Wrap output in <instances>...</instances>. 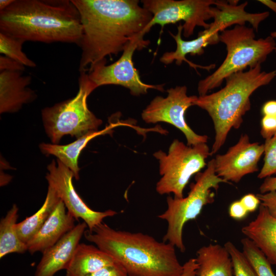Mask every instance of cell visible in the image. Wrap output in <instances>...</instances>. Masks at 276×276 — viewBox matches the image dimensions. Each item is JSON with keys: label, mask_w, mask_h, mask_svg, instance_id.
<instances>
[{"label": "cell", "mask_w": 276, "mask_h": 276, "mask_svg": "<svg viewBox=\"0 0 276 276\" xmlns=\"http://www.w3.org/2000/svg\"><path fill=\"white\" fill-rule=\"evenodd\" d=\"M232 185L216 173L214 159L210 160L206 169L195 176V182L190 185V190L186 197L178 198L168 196L167 209L157 217L167 221L168 228L163 241L169 242L184 252L182 233L185 224L195 219L206 204L214 202L215 194L220 183Z\"/></svg>", "instance_id": "6"}, {"label": "cell", "mask_w": 276, "mask_h": 276, "mask_svg": "<svg viewBox=\"0 0 276 276\" xmlns=\"http://www.w3.org/2000/svg\"><path fill=\"white\" fill-rule=\"evenodd\" d=\"M260 193L264 194L267 192L276 191V176H269L264 178L259 188Z\"/></svg>", "instance_id": "36"}, {"label": "cell", "mask_w": 276, "mask_h": 276, "mask_svg": "<svg viewBox=\"0 0 276 276\" xmlns=\"http://www.w3.org/2000/svg\"><path fill=\"white\" fill-rule=\"evenodd\" d=\"M240 201L248 212L255 211L261 204L260 200L257 195L251 193L244 195Z\"/></svg>", "instance_id": "34"}, {"label": "cell", "mask_w": 276, "mask_h": 276, "mask_svg": "<svg viewBox=\"0 0 276 276\" xmlns=\"http://www.w3.org/2000/svg\"><path fill=\"white\" fill-rule=\"evenodd\" d=\"M238 1H215L212 7L213 18L214 21L210 24L207 31L211 33L216 42L219 40V33L226 30L233 25H244L248 22L252 28L258 31L260 23L269 15L268 11L251 13L247 12L245 8L248 4L247 2L237 5Z\"/></svg>", "instance_id": "15"}, {"label": "cell", "mask_w": 276, "mask_h": 276, "mask_svg": "<svg viewBox=\"0 0 276 276\" xmlns=\"http://www.w3.org/2000/svg\"><path fill=\"white\" fill-rule=\"evenodd\" d=\"M257 196L261 202V204L265 206L270 214L276 218V191L264 194L258 193Z\"/></svg>", "instance_id": "31"}, {"label": "cell", "mask_w": 276, "mask_h": 276, "mask_svg": "<svg viewBox=\"0 0 276 276\" xmlns=\"http://www.w3.org/2000/svg\"><path fill=\"white\" fill-rule=\"evenodd\" d=\"M117 261L97 246L79 243L65 276H86Z\"/></svg>", "instance_id": "21"}, {"label": "cell", "mask_w": 276, "mask_h": 276, "mask_svg": "<svg viewBox=\"0 0 276 276\" xmlns=\"http://www.w3.org/2000/svg\"><path fill=\"white\" fill-rule=\"evenodd\" d=\"M149 43L150 41L144 38L133 40L116 62L106 65V60H104L96 64L87 73L89 79L97 87L110 84L122 86L134 96L146 94L150 89L164 91V84L152 85L143 82L134 66L132 57L135 51L141 50Z\"/></svg>", "instance_id": "10"}, {"label": "cell", "mask_w": 276, "mask_h": 276, "mask_svg": "<svg viewBox=\"0 0 276 276\" xmlns=\"http://www.w3.org/2000/svg\"><path fill=\"white\" fill-rule=\"evenodd\" d=\"M86 276H128L123 266L119 262L103 267Z\"/></svg>", "instance_id": "29"}, {"label": "cell", "mask_w": 276, "mask_h": 276, "mask_svg": "<svg viewBox=\"0 0 276 276\" xmlns=\"http://www.w3.org/2000/svg\"><path fill=\"white\" fill-rule=\"evenodd\" d=\"M265 255L271 264L276 266V218L261 204L256 218L241 229Z\"/></svg>", "instance_id": "18"}, {"label": "cell", "mask_w": 276, "mask_h": 276, "mask_svg": "<svg viewBox=\"0 0 276 276\" xmlns=\"http://www.w3.org/2000/svg\"><path fill=\"white\" fill-rule=\"evenodd\" d=\"M264 152V144L251 143L247 134H242L225 153L216 155V173L230 183H238L244 176L259 171L258 163Z\"/></svg>", "instance_id": "13"}, {"label": "cell", "mask_w": 276, "mask_h": 276, "mask_svg": "<svg viewBox=\"0 0 276 276\" xmlns=\"http://www.w3.org/2000/svg\"><path fill=\"white\" fill-rule=\"evenodd\" d=\"M80 16V73L88 72L107 56L123 52L149 31L153 15L137 0H72Z\"/></svg>", "instance_id": "1"}, {"label": "cell", "mask_w": 276, "mask_h": 276, "mask_svg": "<svg viewBox=\"0 0 276 276\" xmlns=\"http://www.w3.org/2000/svg\"><path fill=\"white\" fill-rule=\"evenodd\" d=\"M46 179L63 202L67 212L76 220L82 219L92 231L103 220L117 214L112 210L96 211L89 208L76 191L73 183V173L61 162L53 160L47 167Z\"/></svg>", "instance_id": "12"}, {"label": "cell", "mask_w": 276, "mask_h": 276, "mask_svg": "<svg viewBox=\"0 0 276 276\" xmlns=\"http://www.w3.org/2000/svg\"><path fill=\"white\" fill-rule=\"evenodd\" d=\"M80 73L79 89L74 98L42 110L46 133L54 144H58L65 135L78 139L98 130L102 123L87 104L88 97L97 86L89 79L87 73Z\"/></svg>", "instance_id": "7"}, {"label": "cell", "mask_w": 276, "mask_h": 276, "mask_svg": "<svg viewBox=\"0 0 276 276\" xmlns=\"http://www.w3.org/2000/svg\"><path fill=\"white\" fill-rule=\"evenodd\" d=\"M197 276H233L231 258L224 246L210 244L198 249Z\"/></svg>", "instance_id": "22"}, {"label": "cell", "mask_w": 276, "mask_h": 276, "mask_svg": "<svg viewBox=\"0 0 276 276\" xmlns=\"http://www.w3.org/2000/svg\"><path fill=\"white\" fill-rule=\"evenodd\" d=\"M276 77V70L265 72L261 64L241 71L227 77L226 84L219 90L197 97L193 102L205 110L214 126L215 140L211 155L224 144L230 130L241 126L243 117L250 109V97L259 87L269 84Z\"/></svg>", "instance_id": "4"}, {"label": "cell", "mask_w": 276, "mask_h": 276, "mask_svg": "<svg viewBox=\"0 0 276 276\" xmlns=\"http://www.w3.org/2000/svg\"><path fill=\"white\" fill-rule=\"evenodd\" d=\"M0 32L23 42L79 45L82 27L71 1L14 0L0 11Z\"/></svg>", "instance_id": "2"}, {"label": "cell", "mask_w": 276, "mask_h": 276, "mask_svg": "<svg viewBox=\"0 0 276 276\" xmlns=\"http://www.w3.org/2000/svg\"><path fill=\"white\" fill-rule=\"evenodd\" d=\"M143 7L153 15L148 29L158 24L162 27L169 24L184 21L182 32L185 37L193 34L196 27L206 30L210 24L206 22L213 18L212 5L214 0H143Z\"/></svg>", "instance_id": "9"}, {"label": "cell", "mask_w": 276, "mask_h": 276, "mask_svg": "<svg viewBox=\"0 0 276 276\" xmlns=\"http://www.w3.org/2000/svg\"><path fill=\"white\" fill-rule=\"evenodd\" d=\"M258 2L268 7L276 14V2L271 0H259Z\"/></svg>", "instance_id": "38"}, {"label": "cell", "mask_w": 276, "mask_h": 276, "mask_svg": "<svg viewBox=\"0 0 276 276\" xmlns=\"http://www.w3.org/2000/svg\"><path fill=\"white\" fill-rule=\"evenodd\" d=\"M270 36L273 37V38H276V31H273L270 33ZM275 52H276V48L275 49Z\"/></svg>", "instance_id": "40"}, {"label": "cell", "mask_w": 276, "mask_h": 276, "mask_svg": "<svg viewBox=\"0 0 276 276\" xmlns=\"http://www.w3.org/2000/svg\"><path fill=\"white\" fill-rule=\"evenodd\" d=\"M19 71L0 72V112H13L18 111L23 104L30 102L35 97L34 91L27 86L31 77L22 75Z\"/></svg>", "instance_id": "17"}, {"label": "cell", "mask_w": 276, "mask_h": 276, "mask_svg": "<svg viewBox=\"0 0 276 276\" xmlns=\"http://www.w3.org/2000/svg\"><path fill=\"white\" fill-rule=\"evenodd\" d=\"M75 220L60 200L44 224L27 243L28 251L31 254L42 253L71 231L76 225Z\"/></svg>", "instance_id": "16"}, {"label": "cell", "mask_w": 276, "mask_h": 276, "mask_svg": "<svg viewBox=\"0 0 276 276\" xmlns=\"http://www.w3.org/2000/svg\"><path fill=\"white\" fill-rule=\"evenodd\" d=\"M255 30L244 25H235L219 34V40L226 45L227 54L222 64L211 75L198 84L199 96L219 87L227 77L243 71L247 67L261 64L276 48L274 38L270 35L255 38Z\"/></svg>", "instance_id": "5"}, {"label": "cell", "mask_w": 276, "mask_h": 276, "mask_svg": "<svg viewBox=\"0 0 276 276\" xmlns=\"http://www.w3.org/2000/svg\"><path fill=\"white\" fill-rule=\"evenodd\" d=\"M248 213L240 200L234 201L229 207V216L236 220L244 218Z\"/></svg>", "instance_id": "32"}, {"label": "cell", "mask_w": 276, "mask_h": 276, "mask_svg": "<svg viewBox=\"0 0 276 276\" xmlns=\"http://www.w3.org/2000/svg\"><path fill=\"white\" fill-rule=\"evenodd\" d=\"M25 66L16 61L6 56H0V71L25 70Z\"/></svg>", "instance_id": "33"}, {"label": "cell", "mask_w": 276, "mask_h": 276, "mask_svg": "<svg viewBox=\"0 0 276 276\" xmlns=\"http://www.w3.org/2000/svg\"><path fill=\"white\" fill-rule=\"evenodd\" d=\"M60 200L55 190L48 186L45 200L40 209L16 224L17 234L23 242L27 244L33 237L49 218Z\"/></svg>", "instance_id": "23"}, {"label": "cell", "mask_w": 276, "mask_h": 276, "mask_svg": "<svg viewBox=\"0 0 276 276\" xmlns=\"http://www.w3.org/2000/svg\"><path fill=\"white\" fill-rule=\"evenodd\" d=\"M84 236L121 264L128 276H180L183 271L175 247L147 234L116 230L103 222Z\"/></svg>", "instance_id": "3"}, {"label": "cell", "mask_w": 276, "mask_h": 276, "mask_svg": "<svg viewBox=\"0 0 276 276\" xmlns=\"http://www.w3.org/2000/svg\"><path fill=\"white\" fill-rule=\"evenodd\" d=\"M261 135L265 140L276 134V116H264L261 120Z\"/></svg>", "instance_id": "30"}, {"label": "cell", "mask_w": 276, "mask_h": 276, "mask_svg": "<svg viewBox=\"0 0 276 276\" xmlns=\"http://www.w3.org/2000/svg\"><path fill=\"white\" fill-rule=\"evenodd\" d=\"M14 1V0H1L0 1V11L7 8Z\"/></svg>", "instance_id": "39"}, {"label": "cell", "mask_w": 276, "mask_h": 276, "mask_svg": "<svg viewBox=\"0 0 276 276\" xmlns=\"http://www.w3.org/2000/svg\"><path fill=\"white\" fill-rule=\"evenodd\" d=\"M264 116H276V101L270 100L264 103L262 107Z\"/></svg>", "instance_id": "37"}, {"label": "cell", "mask_w": 276, "mask_h": 276, "mask_svg": "<svg viewBox=\"0 0 276 276\" xmlns=\"http://www.w3.org/2000/svg\"><path fill=\"white\" fill-rule=\"evenodd\" d=\"M182 30V25L179 24L177 27L178 31L176 35L169 32L170 34L176 42V49L175 51L166 52L164 53L160 58V62L168 65L175 61L176 64L179 65L183 61H186L191 67L195 68L198 67L210 71L214 68L215 64L201 66L192 63L186 58V55L188 54L192 56L201 55L204 53V48L209 44H216L211 33L204 30L198 33L197 38L191 40L185 41L181 38Z\"/></svg>", "instance_id": "20"}, {"label": "cell", "mask_w": 276, "mask_h": 276, "mask_svg": "<svg viewBox=\"0 0 276 276\" xmlns=\"http://www.w3.org/2000/svg\"><path fill=\"white\" fill-rule=\"evenodd\" d=\"M167 91L166 98L155 97L143 110V120L148 124L165 122L171 124L184 134L188 146L206 143L208 136L195 133L185 118L186 110L193 105V102L197 96H188L186 86H177Z\"/></svg>", "instance_id": "11"}, {"label": "cell", "mask_w": 276, "mask_h": 276, "mask_svg": "<svg viewBox=\"0 0 276 276\" xmlns=\"http://www.w3.org/2000/svg\"><path fill=\"white\" fill-rule=\"evenodd\" d=\"M211 155L206 143L188 146L174 140L168 153L158 150L153 156L158 160L162 177L156 185L160 195L173 194L174 197H183V191L191 177L206 166V159Z\"/></svg>", "instance_id": "8"}, {"label": "cell", "mask_w": 276, "mask_h": 276, "mask_svg": "<svg viewBox=\"0 0 276 276\" xmlns=\"http://www.w3.org/2000/svg\"><path fill=\"white\" fill-rule=\"evenodd\" d=\"M22 41L0 32V53L25 66L36 67V63L22 50Z\"/></svg>", "instance_id": "26"}, {"label": "cell", "mask_w": 276, "mask_h": 276, "mask_svg": "<svg viewBox=\"0 0 276 276\" xmlns=\"http://www.w3.org/2000/svg\"><path fill=\"white\" fill-rule=\"evenodd\" d=\"M242 252L247 259L258 276H275L265 255L247 238L241 240Z\"/></svg>", "instance_id": "25"}, {"label": "cell", "mask_w": 276, "mask_h": 276, "mask_svg": "<svg viewBox=\"0 0 276 276\" xmlns=\"http://www.w3.org/2000/svg\"><path fill=\"white\" fill-rule=\"evenodd\" d=\"M87 228L84 222L79 223L44 251L36 266L34 276H54L59 271L66 270Z\"/></svg>", "instance_id": "14"}, {"label": "cell", "mask_w": 276, "mask_h": 276, "mask_svg": "<svg viewBox=\"0 0 276 276\" xmlns=\"http://www.w3.org/2000/svg\"><path fill=\"white\" fill-rule=\"evenodd\" d=\"M198 264L195 258H191L183 264V271L180 276H197Z\"/></svg>", "instance_id": "35"}, {"label": "cell", "mask_w": 276, "mask_h": 276, "mask_svg": "<svg viewBox=\"0 0 276 276\" xmlns=\"http://www.w3.org/2000/svg\"><path fill=\"white\" fill-rule=\"evenodd\" d=\"M19 209L14 204L0 221V259L13 253L24 254L28 247L18 237L16 224Z\"/></svg>", "instance_id": "24"}, {"label": "cell", "mask_w": 276, "mask_h": 276, "mask_svg": "<svg viewBox=\"0 0 276 276\" xmlns=\"http://www.w3.org/2000/svg\"><path fill=\"white\" fill-rule=\"evenodd\" d=\"M275 135H276V134H275Z\"/></svg>", "instance_id": "41"}, {"label": "cell", "mask_w": 276, "mask_h": 276, "mask_svg": "<svg viewBox=\"0 0 276 276\" xmlns=\"http://www.w3.org/2000/svg\"><path fill=\"white\" fill-rule=\"evenodd\" d=\"M224 246L230 255L235 276H258L243 252L233 243L228 241Z\"/></svg>", "instance_id": "27"}, {"label": "cell", "mask_w": 276, "mask_h": 276, "mask_svg": "<svg viewBox=\"0 0 276 276\" xmlns=\"http://www.w3.org/2000/svg\"><path fill=\"white\" fill-rule=\"evenodd\" d=\"M263 167L258 175L260 179L276 174V135L265 141Z\"/></svg>", "instance_id": "28"}, {"label": "cell", "mask_w": 276, "mask_h": 276, "mask_svg": "<svg viewBox=\"0 0 276 276\" xmlns=\"http://www.w3.org/2000/svg\"><path fill=\"white\" fill-rule=\"evenodd\" d=\"M121 125H125V123L120 121L110 123L103 130L90 131L67 145L41 143L39 147L44 154L55 156L58 160L71 170L74 178L78 180L80 177V168L78 165V159L82 150L93 139L99 135L110 134L112 133L114 128Z\"/></svg>", "instance_id": "19"}]
</instances>
